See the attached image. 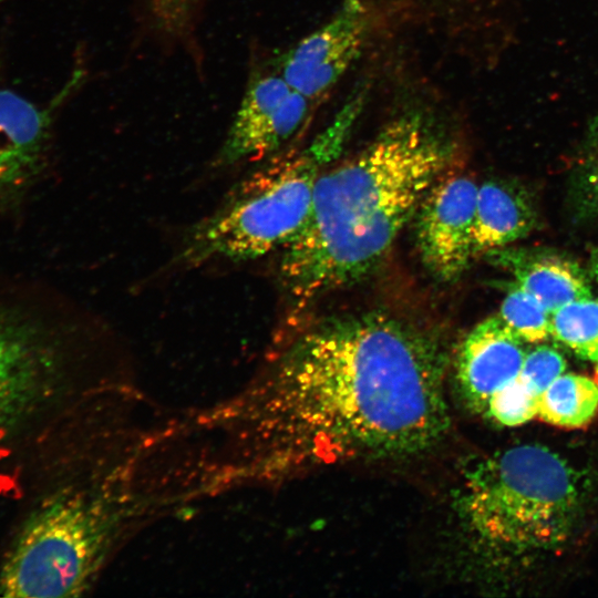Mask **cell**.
<instances>
[{"label":"cell","mask_w":598,"mask_h":598,"mask_svg":"<svg viewBox=\"0 0 598 598\" xmlns=\"http://www.w3.org/2000/svg\"><path fill=\"white\" fill-rule=\"evenodd\" d=\"M596 364V373H597V377H598V360L595 362Z\"/></svg>","instance_id":"21"},{"label":"cell","mask_w":598,"mask_h":598,"mask_svg":"<svg viewBox=\"0 0 598 598\" xmlns=\"http://www.w3.org/2000/svg\"><path fill=\"white\" fill-rule=\"evenodd\" d=\"M498 317L524 342H540L550 337V313L517 282L511 283Z\"/></svg>","instance_id":"15"},{"label":"cell","mask_w":598,"mask_h":598,"mask_svg":"<svg viewBox=\"0 0 598 598\" xmlns=\"http://www.w3.org/2000/svg\"><path fill=\"white\" fill-rule=\"evenodd\" d=\"M591 275L598 282V248L594 251L590 261Z\"/></svg>","instance_id":"20"},{"label":"cell","mask_w":598,"mask_h":598,"mask_svg":"<svg viewBox=\"0 0 598 598\" xmlns=\"http://www.w3.org/2000/svg\"><path fill=\"white\" fill-rule=\"evenodd\" d=\"M524 343L498 316L466 334L455 355L454 380L471 411L481 414L492 395L519 377L527 352Z\"/></svg>","instance_id":"8"},{"label":"cell","mask_w":598,"mask_h":598,"mask_svg":"<svg viewBox=\"0 0 598 598\" xmlns=\"http://www.w3.org/2000/svg\"><path fill=\"white\" fill-rule=\"evenodd\" d=\"M582 190L590 208L598 212V121L592 130L589 154L582 174Z\"/></svg>","instance_id":"19"},{"label":"cell","mask_w":598,"mask_h":598,"mask_svg":"<svg viewBox=\"0 0 598 598\" xmlns=\"http://www.w3.org/2000/svg\"><path fill=\"white\" fill-rule=\"evenodd\" d=\"M200 0H148L154 29L172 43L192 47Z\"/></svg>","instance_id":"16"},{"label":"cell","mask_w":598,"mask_h":598,"mask_svg":"<svg viewBox=\"0 0 598 598\" xmlns=\"http://www.w3.org/2000/svg\"><path fill=\"white\" fill-rule=\"evenodd\" d=\"M370 14L361 0H346L321 27L282 55L278 73L308 100L328 93L360 58Z\"/></svg>","instance_id":"7"},{"label":"cell","mask_w":598,"mask_h":598,"mask_svg":"<svg viewBox=\"0 0 598 598\" xmlns=\"http://www.w3.org/2000/svg\"><path fill=\"white\" fill-rule=\"evenodd\" d=\"M598 410V384L590 378L563 373L538 399L539 417L567 429L584 426Z\"/></svg>","instance_id":"13"},{"label":"cell","mask_w":598,"mask_h":598,"mask_svg":"<svg viewBox=\"0 0 598 598\" xmlns=\"http://www.w3.org/2000/svg\"><path fill=\"white\" fill-rule=\"evenodd\" d=\"M579 499L576 477L561 457L544 446L519 445L467 473L457 511L484 544L519 553L561 542Z\"/></svg>","instance_id":"4"},{"label":"cell","mask_w":598,"mask_h":598,"mask_svg":"<svg viewBox=\"0 0 598 598\" xmlns=\"http://www.w3.org/2000/svg\"><path fill=\"white\" fill-rule=\"evenodd\" d=\"M550 337L578 357L598 360V300L571 301L550 313Z\"/></svg>","instance_id":"14"},{"label":"cell","mask_w":598,"mask_h":598,"mask_svg":"<svg viewBox=\"0 0 598 598\" xmlns=\"http://www.w3.org/2000/svg\"><path fill=\"white\" fill-rule=\"evenodd\" d=\"M536 225L527 193L509 182L488 181L478 186L473 233L474 258L501 250Z\"/></svg>","instance_id":"10"},{"label":"cell","mask_w":598,"mask_h":598,"mask_svg":"<svg viewBox=\"0 0 598 598\" xmlns=\"http://www.w3.org/2000/svg\"><path fill=\"white\" fill-rule=\"evenodd\" d=\"M448 360L436 336L392 313L329 317L282 343L239 392L188 419L220 493L415 456L450 430Z\"/></svg>","instance_id":"1"},{"label":"cell","mask_w":598,"mask_h":598,"mask_svg":"<svg viewBox=\"0 0 598 598\" xmlns=\"http://www.w3.org/2000/svg\"><path fill=\"white\" fill-rule=\"evenodd\" d=\"M453 154L444 132L410 111L321 172L303 225L281 249L279 272L288 295L307 303L374 271Z\"/></svg>","instance_id":"2"},{"label":"cell","mask_w":598,"mask_h":598,"mask_svg":"<svg viewBox=\"0 0 598 598\" xmlns=\"http://www.w3.org/2000/svg\"><path fill=\"white\" fill-rule=\"evenodd\" d=\"M477 189L478 185L467 176L437 181L414 215L421 260L440 281L457 280L474 259Z\"/></svg>","instance_id":"6"},{"label":"cell","mask_w":598,"mask_h":598,"mask_svg":"<svg viewBox=\"0 0 598 598\" xmlns=\"http://www.w3.org/2000/svg\"><path fill=\"white\" fill-rule=\"evenodd\" d=\"M358 116L355 109L343 105L305 150L274 159L236 183L188 229L175 264H238L282 249L303 225L321 168L340 154Z\"/></svg>","instance_id":"3"},{"label":"cell","mask_w":598,"mask_h":598,"mask_svg":"<svg viewBox=\"0 0 598 598\" xmlns=\"http://www.w3.org/2000/svg\"><path fill=\"white\" fill-rule=\"evenodd\" d=\"M538 399L518 377L491 396L481 415L505 426H517L538 415Z\"/></svg>","instance_id":"17"},{"label":"cell","mask_w":598,"mask_h":598,"mask_svg":"<svg viewBox=\"0 0 598 598\" xmlns=\"http://www.w3.org/2000/svg\"><path fill=\"white\" fill-rule=\"evenodd\" d=\"M82 78L75 71L47 106H39L10 90H0V187L22 181L39 164L53 113Z\"/></svg>","instance_id":"9"},{"label":"cell","mask_w":598,"mask_h":598,"mask_svg":"<svg viewBox=\"0 0 598 598\" xmlns=\"http://www.w3.org/2000/svg\"><path fill=\"white\" fill-rule=\"evenodd\" d=\"M566 367V360L560 352L540 344L526 352L519 377L540 395L565 373Z\"/></svg>","instance_id":"18"},{"label":"cell","mask_w":598,"mask_h":598,"mask_svg":"<svg viewBox=\"0 0 598 598\" xmlns=\"http://www.w3.org/2000/svg\"><path fill=\"white\" fill-rule=\"evenodd\" d=\"M497 261L516 282L536 297L549 313L579 299L592 297L587 274L575 260L553 252L506 251Z\"/></svg>","instance_id":"11"},{"label":"cell","mask_w":598,"mask_h":598,"mask_svg":"<svg viewBox=\"0 0 598 598\" xmlns=\"http://www.w3.org/2000/svg\"><path fill=\"white\" fill-rule=\"evenodd\" d=\"M47 368L34 341L0 319V429L33 403Z\"/></svg>","instance_id":"12"},{"label":"cell","mask_w":598,"mask_h":598,"mask_svg":"<svg viewBox=\"0 0 598 598\" xmlns=\"http://www.w3.org/2000/svg\"><path fill=\"white\" fill-rule=\"evenodd\" d=\"M309 102L278 72L254 74L213 166L256 162L277 152L303 124Z\"/></svg>","instance_id":"5"}]
</instances>
